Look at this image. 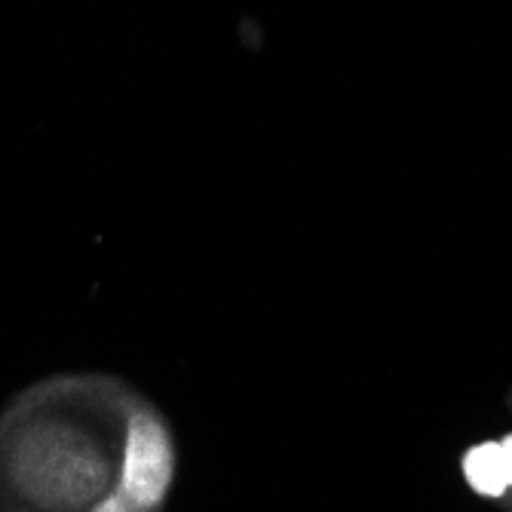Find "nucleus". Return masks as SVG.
Here are the masks:
<instances>
[{
	"mask_svg": "<svg viewBox=\"0 0 512 512\" xmlns=\"http://www.w3.org/2000/svg\"><path fill=\"white\" fill-rule=\"evenodd\" d=\"M172 485V442L163 421L154 411H135L126 427L123 467H120V497L145 512L163 503Z\"/></svg>",
	"mask_w": 512,
	"mask_h": 512,
	"instance_id": "obj_1",
	"label": "nucleus"
},
{
	"mask_svg": "<svg viewBox=\"0 0 512 512\" xmlns=\"http://www.w3.org/2000/svg\"><path fill=\"white\" fill-rule=\"evenodd\" d=\"M89 512H135L120 494H111V497H105L102 503H96V506H92Z\"/></svg>",
	"mask_w": 512,
	"mask_h": 512,
	"instance_id": "obj_3",
	"label": "nucleus"
},
{
	"mask_svg": "<svg viewBox=\"0 0 512 512\" xmlns=\"http://www.w3.org/2000/svg\"><path fill=\"white\" fill-rule=\"evenodd\" d=\"M500 448H503V457H506V463H509V473H512V436H506V439L500 442Z\"/></svg>",
	"mask_w": 512,
	"mask_h": 512,
	"instance_id": "obj_4",
	"label": "nucleus"
},
{
	"mask_svg": "<svg viewBox=\"0 0 512 512\" xmlns=\"http://www.w3.org/2000/svg\"><path fill=\"white\" fill-rule=\"evenodd\" d=\"M463 476H467L473 491L485 497H500L512 485V473L500 442H485L463 454Z\"/></svg>",
	"mask_w": 512,
	"mask_h": 512,
	"instance_id": "obj_2",
	"label": "nucleus"
}]
</instances>
